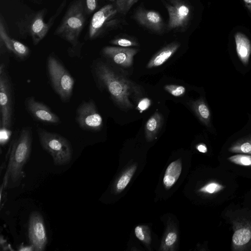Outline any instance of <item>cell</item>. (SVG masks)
Segmentation results:
<instances>
[{
	"instance_id": "obj_35",
	"label": "cell",
	"mask_w": 251,
	"mask_h": 251,
	"mask_svg": "<svg viewBox=\"0 0 251 251\" xmlns=\"http://www.w3.org/2000/svg\"><path fill=\"white\" fill-rule=\"evenodd\" d=\"M246 7L251 13V0H243Z\"/></svg>"
},
{
	"instance_id": "obj_7",
	"label": "cell",
	"mask_w": 251,
	"mask_h": 251,
	"mask_svg": "<svg viewBox=\"0 0 251 251\" xmlns=\"http://www.w3.org/2000/svg\"><path fill=\"white\" fill-rule=\"evenodd\" d=\"M76 120L79 126L86 130L98 131L103 126V120L94 101L81 103L76 110Z\"/></svg>"
},
{
	"instance_id": "obj_34",
	"label": "cell",
	"mask_w": 251,
	"mask_h": 251,
	"mask_svg": "<svg viewBox=\"0 0 251 251\" xmlns=\"http://www.w3.org/2000/svg\"><path fill=\"white\" fill-rule=\"evenodd\" d=\"M19 251H34L33 246L31 245L30 246H21L19 248Z\"/></svg>"
},
{
	"instance_id": "obj_16",
	"label": "cell",
	"mask_w": 251,
	"mask_h": 251,
	"mask_svg": "<svg viewBox=\"0 0 251 251\" xmlns=\"http://www.w3.org/2000/svg\"><path fill=\"white\" fill-rule=\"evenodd\" d=\"M180 46V43L177 42L167 45L151 58L147 64V68L151 69L162 65L174 54Z\"/></svg>"
},
{
	"instance_id": "obj_33",
	"label": "cell",
	"mask_w": 251,
	"mask_h": 251,
	"mask_svg": "<svg viewBox=\"0 0 251 251\" xmlns=\"http://www.w3.org/2000/svg\"><path fill=\"white\" fill-rule=\"evenodd\" d=\"M197 149L198 151L202 153H206L207 151V148L204 144H200L197 146Z\"/></svg>"
},
{
	"instance_id": "obj_8",
	"label": "cell",
	"mask_w": 251,
	"mask_h": 251,
	"mask_svg": "<svg viewBox=\"0 0 251 251\" xmlns=\"http://www.w3.org/2000/svg\"><path fill=\"white\" fill-rule=\"evenodd\" d=\"M165 5L169 15L168 28L172 30L186 28L191 15L189 6L181 0H171L165 2Z\"/></svg>"
},
{
	"instance_id": "obj_11",
	"label": "cell",
	"mask_w": 251,
	"mask_h": 251,
	"mask_svg": "<svg viewBox=\"0 0 251 251\" xmlns=\"http://www.w3.org/2000/svg\"><path fill=\"white\" fill-rule=\"evenodd\" d=\"M25 103L28 112L35 120L53 125H58L60 123V119L57 115L46 105L37 101L34 98L27 97Z\"/></svg>"
},
{
	"instance_id": "obj_6",
	"label": "cell",
	"mask_w": 251,
	"mask_h": 251,
	"mask_svg": "<svg viewBox=\"0 0 251 251\" xmlns=\"http://www.w3.org/2000/svg\"><path fill=\"white\" fill-rule=\"evenodd\" d=\"M5 65L0 66V128L10 129L12 124L13 100L11 85L6 75Z\"/></svg>"
},
{
	"instance_id": "obj_21",
	"label": "cell",
	"mask_w": 251,
	"mask_h": 251,
	"mask_svg": "<svg viewBox=\"0 0 251 251\" xmlns=\"http://www.w3.org/2000/svg\"><path fill=\"white\" fill-rule=\"evenodd\" d=\"M228 151L233 153L251 154V134L234 142Z\"/></svg>"
},
{
	"instance_id": "obj_20",
	"label": "cell",
	"mask_w": 251,
	"mask_h": 251,
	"mask_svg": "<svg viewBox=\"0 0 251 251\" xmlns=\"http://www.w3.org/2000/svg\"><path fill=\"white\" fill-rule=\"evenodd\" d=\"M182 171V165L180 160L173 161L167 168L163 183L166 187L173 186L178 178Z\"/></svg>"
},
{
	"instance_id": "obj_4",
	"label": "cell",
	"mask_w": 251,
	"mask_h": 251,
	"mask_svg": "<svg viewBox=\"0 0 251 251\" xmlns=\"http://www.w3.org/2000/svg\"><path fill=\"white\" fill-rule=\"evenodd\" d=\"M37 132L42 148L51 155L55 165H64L70 162L73 150L66 138L41 127L37 128Z\"/></svg>"
},
{
	"instance_id": "obj_27",
	"label": "cell",
	"mask_w": 251,
	"mask_h": 251,
	"mask_svg": "<svg viewBox=\"0 0 251 251\" xmlns=\"http://www.w3.org/2000/svg\"><path fill=\"white\" fill-rule=\"evenodd\" d=\"M164 89L173 96L176 97L183 96L186 91L184 86L175 84L166 85Z\"/></svg>"
},
{
	"instance_id": "obj_19",
	"label": "cell",
	"mask_w": 251,
	"mask_h": 251,
	"mask_svg": "<svg viewBox=\"0 0 251 251\" xmlns=\"http://www.w3.org/2000/svg\"><path fill=\"white\" fill-rule=\"evenodd\" d=\"M162 115L158 112L154 113L146 122L145 130L147 139L152 140L155 138L163 124Z\"/></svg>"
},
{
	"instance_id": "obj_31",
	"label": "cell",
	"mask_w": 251,
	"mask_h": 251,
	"mask_svg": "<svg viewBox=\"0 0 251 251\" xmlns=\"http://www.w3.org/2000/svg\"><path fill=\"white\" fill-rule=\"evenodd\" d=\"M177 238V235L174 232H169L166 238L165 243L167 246H170L174 244Z\"/></svg>"
},
{
	"instance_id": "obj_9",
	"label": "cell",
	"mask_w": 251,
	"mask_h": 251,
	"mask_svg": "<svg viewBox=\"0 0 251 251\" xmlns=\"http://www.w3.org/2000/svg\"><path fill=\"white\" fill-rule=\"evenodd\" d=\"M30 243L36 251L45 250L48 241L44 219L38 212H33L29 217L28 228Z\"/></svg>"
},
{
	"instance_id": "obj_23",
	"label": "cell",
	"mask_w": 251,
	"mask_h": 251,
	"mask_svg": "<svg viewBox=\"0 0 251 251\" xmlns=\"http://www.w3.org/2000/svg\"><path fill=\"white\" fill-rule=\"evenodd\" d=\"M225 188V186L222 184L216 181L210 182L199 189V192L213 194L222 191Z\"/></svg>"
},
{
	"instance_id": "obj_22",
	"label": "cell",
	"mask_w": 251,
	"mask_h": 251,
	"mask_svg": "<svg viewBox=\"0 0 251 251\" xmlns=\"http://www.w3.org/2000/svg\"><path fill=\"white\" fill-rule=\"evenodd\" d=\"M228 160L238 165L251 166V154H237L229 157Z\"/></svg>"
},
{
	"instance_id": "obj_5",
	"label": "cell",
	"mask_w": 251,
	"mask_h": 251,
	"mask_svg": "<svg viewBox=\"0 0 251 251\" xmlns=\"http://www.w3.org/2000/svg\"><path fill=\"white\" fill-rule=\"evenodd\" d=\"M47 70L51 85L61 100L68 101L71 98L75 80L62 64L53 55L47 60Z\"/></svg>"
},
{
	"instance_id": "obj_26",
	"label": "cell",
	"mask_w": 251,
	"mask_h": 251,
	"mask_svg": "<svg viewBox=\"0 0 251 251\" xmlns=\"http://www.w3.org/2000/svg\"><path fill=\"white\" fill-rule=\"evenodd\" d=\"M111 44L119 47L129 48L130 47L138 46V43L134 40L126 38L119 37L110 41Z\"/></svg>"
},
{
	"instance_id": "obj_29",
	"label": "cell",
	"mask_w": 251,
	"mask_h": 251,
	"mask_svg": "<svg viewBox=\"0 0 251 251\" xmlns=\"http://www.w3.org/2000/svg\"><path fill=\"white\" fill-rule=\"evenodd\" d=\"M98 0H85V9L88 13L93 12L97 8Z\"/></svg>"
},
{
	"instance_id": "obj_24",
	"label": "cell",
	"mask_w": 251,
	"mask_h": 251,
	"mask_svg": "<svg viewBox=\"0 0 251 251\" xmlns=\"http://www.w3.org/2000/svg\"><path fill=\"white\" fill-rule=\"evenodd\" d=\"M138 0H116L115 7L118 12L126 14Z\"/></svg>"
},
{
	"instance_id": "obj_15",
	"label": "cell",
	"mask_w": 251,
	"mask_h": 251,
	"mask_svg": "<svg viewBox=\"0 0 251 251\" xmlns=\"http://www.w3.org/2000/svg\"><path fill=\"white\" fill-rule=\"evenodd\" d=\"M0 38L8 50L20 58L27 56L29 53V48L20 42L11 38L5 29L2 17L0 19Z\"/></svg>"
},
{
	"instance_id": "obj_3",
	"label": "cell",
	"mask_w": 251,
	"mask_h": 251,
	"mask_svg": "<svg viewBox=\"0 0 251 251\" xmlns=\"http://www.w3.org/2000/svg\"><path fill=\"white\" fill-rule=\"evenodd\" d=\"M32 141L31 129L25 127L13 144L6 172L13 182L20 180L23 175L24 167L30 154Z\"/></svg>"
},
{
	"instance_id": "obj_25",
	"label": "cell",
	"mask_w": 251,
	"mask_h": 251,
	"mask_svg": "<svg viewBox=\"0 0 251 251\" xmlns=\"http://www.w3.org/2000/svg\"><path fill=\"white\" fill-rule=\"evenodd\" d=\"M135 170V168L133 167L121 176L116 185L117 190L121 191L126 187L129 182Z\"/></svg>"
},
{
	"instance_id": "obj_17",
	"label": "cell",
	"mask_w": 251,
	"mask_h": 251,
	"mask_svg": "<svg viewBox=\"0 0 251 251\" xmlns=\"http://www.w3.org/2000/svg\"><path fill=\"white\" fill-rule=\"evenodd\" d=\"M236 50L240 61L244 65L248 64L251 54V43L249 38L241 32L234 35Z\"/></svg>"
},
{
	"instance_id": "obj_28",
	"label": "cell",
	"mask_w": 251,
	"mask_h": 251,
	"mask_svg": "<svg viewBox=\"0 0 251 251\" xmlns=\"http://www.w3.org/2000/svg\"><path fill=\"white\" fill-rule=\"evenodd\" d=\"M12 132L10 129L0 128V142L1 146L7 143L9 140Z\"/></svg>"
},
{
	"instance_id": "obj_14",
	"label": "cell",
	"mask_w": 251,
	"mask_h": 251,
	"mask_svg": "<svg viewBox=\"0 0 251 251\" xmlns=\"http://www.w3.org/2000/svg\"><path fill=\"white\" fill-rule=\"evenodd\" d=\"M44 12L41 11L38 13L29 25V32L35 45L38 44L45 37L54 20H50L48 23H45L43 19Z\"/></svg>"
},
{
	"instance_id": "obj_18",
	"label": "cell",
	"mask_w": 251,
	"mask_h": 251,
	"mask_svg": "<svg viewBox=\"0 0 251 251\" xmlns=\"http://www.w3.org/2000/svg\"><path fill=\"white\" fill-rule=\"evenodd\" d=\"M191 107L200 121L206 126H209L211 112L204 99L201 98L197 100L192 101L191 102Z\"/></svg>"
},
{
	"instance_id": "obj_2",
	"label": "cell",
	"mask_w": 251,
	"mask_h": 251,
	"mask_svg": "<svg viewBox=\"0 0 251 251\" xmlns=\"http://www.w3.org/2000/svg\"><path fill=\"white\" fill-rule=\"evenodd\" d=\"M83 0H76L69 7L54 34L69 42L73 47L79 43V37L85 21Z\"/></svg>"
},
{
	"instance_id": "obj_13",
	"label": "cell",
	"mask_w": 251,
	"mask_h": 251,
	"mask_svg": "<svg viewBox=\"0 0 251 251\" xmlns=\"http://www.w3.org/2000/svg\"><path fill=\"white\" fill-rule=\"evenodd\" d=\"M134 18L139 25L153 32L160 33L164 30L163 20L156 11L140 8L135 12Z\"/></svg>"
},
{
	"instance_id": "obj_1",
	"label": "cell",
	"mask_w": 251,
	"mask_h": 251,
	"mask_svg": "<svg viewBox=\"0 0 251 251\" xmlns=\"http://www.w3.org/2000/svg\"><path fill=\"white\" fill-rule=\"evenodd\" d=\"M94 70L98 82L107 90L120 107L126 109L133 108L130 99H136L141 96L142 91L139 85L116 72L103 61L97 62Z\"/></svg>"
},
{
	"instance_id": "obj_12",
	"label": "cell",
	"mask_w": 251,
	"mask_h": 251,
	"mask_svg": "<svg viewBox=\"0 0 251 251\" xmlns=\"http://www.w3.org/2000/svg\"><path fill=\"white\" fill-rule=\"evenodd\" d=\"M138 50L135 48L106 46L102 50V54L115 64L125 68L131 66L133 57Z\"/></svg>"
},
{
	"instance_id": "obj_10",
	"label": "cell",
	"mask_w": 251,
	"mask_h": 251,
	"mask_svg": "<svg viewBox=\"0 0 251 251\" xmlns=\"http://www.w3.org/2000/svg\"><path fill=\"white\" fill-rule=\"evenodd\" d=\"M117 12L116 7L112 4H108L95 13L89 27V38L93 39L99 36Z\"/></svg>"
},
{
	"instance_id": "obj_32",
	"label": "cell",
	"mask_w": 251,
	"mask_h": 251,
	"mask_svg": "<svg viewBox=\"0 0 251 251\" xmlns=\"http://www.w3.org/2000/svg\"><path fill=\"white\" fill-rule=\"evenodd\" d=\"M135 234L140 240L143 241L145 239V236L141 226H137L135 228Z\"/></svg>"
},
{
	"instance_id": "obj_30",
	"label": "cell",
	"mask_w": 251,
	"mask_h": 251,
	"mask_svg": "<svg viewBox=\"0 0 251 251\" xmlns=\"http://www.w3.org/2000/svg\"><path fill=\"white\" fill-rule=\"evenodd\" d=\"M151 104V101L148 98L141 99L137 105L138 109L141 111L147 109Z\"/></svg>"
}]
</instances>
